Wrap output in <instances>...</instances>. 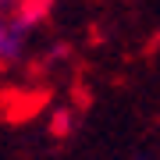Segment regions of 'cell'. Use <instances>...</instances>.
<instances>
[{"mask_svg":"<svg viewBox=\"0 0 160 160\" xmlns=\"http://www.w3.org/2000/svg\"><path fill=\"white\" fill-rule=\"evenodd\" d=\"M50 4L53 0H0V68H14L25 61Z\"/></svg>","mask_w":160,"mask_h":160,"instance_id":"obj_1","label":"cell"},{"mask_svg":"<svg viewBox=\"0 0 160 160\" xmlns=\"http://www.w3.org/2000/svg\"><path fill=\"white\" fill-rule=\"evenodd\" d=\"M68 121H71L68 114H57V118H53V128H57V132H68V128H71Z\"/></svg>","mask_w":160,"mask_h":160,"instance_id":"obj_2","label":"cell"}]
</instances>
